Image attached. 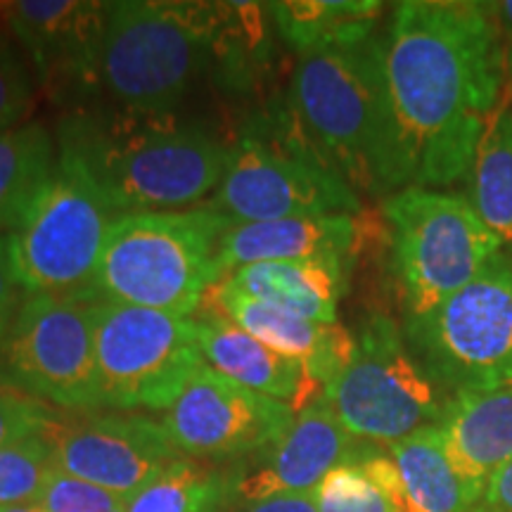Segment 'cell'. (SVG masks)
I'll return each instance as SVG.
<instances>
[{"label": "cell", "mask_w": 512, "mask_h": 512, "mask_svg": "<svg viewBox=\"0 0 512 512\" xmlns=\"http://www.w3.org/2000/svg\"><path fill=\"white\" fill-rule=\"evenodd\" d=\"M200 309L223 313L268 349L297 361L320 389L347 366L356 347L354 332L339 323L325 325L299 318L278 306L230 290L221 280L209 287Z\"/></svg>", "instance_id": "cell-17"}, {"label": "cell", "mask_w": 512, "mask_h": 512, "mask_svg": "<svg viewBox=\"0 0 512 512\" xmlns=\"http://www.w3.org/2000/svg\"><path fill=\"white\" fill-rule=\"evenodd\" d=\"M285 102L320 162L356 195H392L380 34L356 46L299 55Z\"/></svg>", "instance_id": "cell-3"}, {"label": "cell", "mask_w": 512, "mask_h": 512, "mask_svg": "<svg viewBox=\"0 0 512 512\" xmlns=\"http://www.w3.org/2000/svg\"><path fill=\"white\" fill-rule=\"evenodd\" d=\"M34 100V81L12 43L0 34V133L15 128Z\"/></svg>", "instance_id": "cell-31"}, {"label": "cell", "mask_w": 512, "mask_h": 512, "mask_svg": "<svg viewBox=\"0 0 512 512\" xmlns=\"http://www.w3.org/2000/svg\"><path fill=\"white\" fill-rule=\"evenodd\" d=\"M505 69H508L510 76H512V41H510L508 50H505Z\"/></svg>", "instance_id": "cell-37"}, {"label": "cell", "mask_w": 512, "mask_h": 512, "mask_svg": "<svg viewBox=\"0 0 512 512\" xmlns=\"http://www.w3.org/2000/svg\"><path fill=\"white\" fill-rule=\"evenodd\" d=\"M399 472L406 512H472L479 494L448 458L444 439L434 427L387 446Z\"/></svg>", "instance_id": "cell-22"}, {"label": "cell", "mask_w": 512, "mask_h": 512, "mask_svg": "<svg viewBox=\"0 0 512 512\" xmlns=\"http://www.w3.org/2000/svg\"><path fill=\"white\" fill-rule=\"evenodd\" d=\"M57 413L50 403L27 392L0 361V448L43 434Z\"/></svg>", "instance_id": "cell-29"}, {"label": "cell", "mask_w": 512, "mask_h": 512, "mask_svg": "<svg viewBox=\"0 0 512 512\" xmlns=\"http://www.w3.org/2000/svg\"><path fill=\"white\" fill-rule=\"evenodd\" d=\"M361 441L351 437L330 403L320 394L297 413L283 437L256 453L252 465L230 477V496L254 503L280 494H309L332 467L361 453Z\"/></svg>", "instance_id": "cell-16"}, {"label": "cell", "mask_w": 512, "mask_h": 512, "mask_svg": "<svg viewBox=\"0 0 512 512\" xmlns=\"http://www.w3.org/2000/svg\"><path fill=\"white\" fill-rule=\"evenodd\" d=\"M230 477L183 456L128 498L126 512H219Z\"/></svg>", "instance_id": "cell-26"}, {"label": "cell", "mask_w": 512, "mask_h": 512, "mask_svg": "<svg viewBox=\"0 0 512 512\" xmlns=\"http://www.w3.org/2000/svg\"><path fill=\"white\" fill-rule=\"evenodd\" d=\"M266 8L280 38L302 55L373 38L384 5L377 0H283Z\"/></svg>", "instance_id": "cell-23"}, {"label": "cell", "mask_w": 512, "mask_h": 512, "mask_svg": "<svg viewBox=\"0 0 512 512\" xmlns=\"http://www.w3.org/2000/svg\"><path fill=\"white\" fill-rule=\"evenodd\" d=\"M128 498L55 470L38 505L46 512H126Z\"/></svg>", "instance_id": "cell-30"}, {"label": "cell", "mask_w": 512, "mask_h": 512, "mask_svg": "<svg viewBox=\"0 0 512 512\" xmlns=\"http://www.w3.org/2000/svg\"><path fill=\"white\" fill-rule=\"evenodd\" d=\"M55 164V140L43 124L0 133V238L17 226Z\"/></svg>", "instance_id": "cell-25"}, {"label": "cell", "mask_w": 512, "mask_h": 512, "mask_svg": "<svg viewBox=\"0 0 512 512\" xmlns=\"http://www.w3.org/2000/svg\"><path fill=\"white\" fill-rule=\"evenodd\" d=\"M294 418L290 403L252 392L204 363L159 422L183 456L228 460L266 451Z\"/></svg>", "instance_id": "cell-13"}, {"label": "cell", "mask_w": 512, "mask_h": 512, "mask_svg": "<svg viewBox=\"0 0 512 512\" xmlns=\"http://www.w3.org/2000/svg\"><path fill=\"white\" fill-rule=\"evenodd\" d=\"M467 176V200L503 247L512 252V105L508 95H503L486 126Z\"/></svg>", "instance_id": "cell-24"}, {"label": "cell", "mask_w": 512, "mask_h": 512, "mask_svg": "<svg viewBox=\"0 0 512 512\" xmlns=\"http://www.w3.org/2000/svg\"><path fill=\"white\" fill-rule=\"evenodd\" d=\"M230 226L207 204L117 214L88 294L190 318L221 280L219 247Z\"/></svg>", "instance_id": "cell-4"}, {"label": "cell", "mask_w": 512, "mask_h": 512, "mask_svg": "<svg viewBox=\"0 0 512 512\" xmlns=\"http://www.w3.org/2000/svg\"><path fill=\"white\" fill-rule=\"evenodd\" d=\"M202 366L192 318L98 299L95 370L100 408L166 411Z\"/></svg>", "instance_id": "cell-11"}, {"label": "cell", "mask_w": 512, "mask_h": 512, "mask_svg": "<svg viewBox=\"0 0 512 512\" xmlns=\"http://www.w3.org/2000/svg\"><path fill=\"white\" fill-rule=\"evenodd\" d=\"M361 238V223L351 214L238 223L221 238V278L235 268L261 261H323L349 271Z\"/></svg>", "instance_id": "cell-18"}, {"label": "cell", "mask_w": 512, "mask_h": 512, "mask_svg": "<svg viewBox=\"0 0 512 512\" xmlns=\"http://www.w3.org/2000/svg\"><path fill=\"white\" fill-rule=\"evenodd\" d=\"M55 470L53 448L43 434L0 448V508L38 503Z\"/></svg>", "instance_id": "cell-27"}, {"label": "cell", "mask_w": 512, "mask_h": 512, "mask_svg": "<svg viewBox=\"0 0 512 512\" xmlns=\"http://www.w3.org/2000/svg\"><path fill=\"white\" fill-rule=\"evenodd\" d=\"M437 430L451 463L482 496L486 479L512 458V382L451 396Z\"/></svg>", "instance_id": "cell-20"}, {"label": "cell", "mask_w": 512, "mask_h": 512, "mask_svg": "<svg viewBox=\"0 0 512 512\" xmlns=\"http://www.w3.org/2000/svg\"><path fill=\"white\" fill-rule=\"evenodd\" d=\"M233 226L299 216L361 214V197L320 162L287 102L268 105L242 128L219 188L207 200Z\"/></svg>", "instance_id": "cell-6"}, {"label": "cell", "mask_w": 512, "mask_h": 512, "mask_svg": "<svg viewBox=\"0 0 512 512\" xmlns=\"http://www.w3.org/2000/svg\"><path fill=\"white\" fill-rule=\"evenodd\" d=\"M114 216L110 202L79 166L57 155L53 174L5 235L24 294L91 290Z\"/></svg>", "instance_id": "cell-10"}, {"label": "cell", "mask_w": 512, "mask_h": 512, "mask_svg": "<svg viewBox=\"0 0 512 512\" xmlns=\"http://www.w3.org/2000/svg\"><path fill=\"white\" fill-rule=\"evenodd\" d=\"M392 264L403 316L415 318L463 290L498 254L503 242L458 192L403 188L384 197Z\"/></svg>", "instance_id": "cell-7"}, {"label": "cell", "mask_w": 512, "mask_h": 512, "mask_svg": "<svg viewBox=\"0 0 512 512\" xmlns=\"http://www.w3.org/2000/svg\"><path fill=\"white\" fill-rule=\"evenodd\" d=\"M223 3L119 0L107 5L102 88L114 107L174 114L195 81L211 69Z\"/></svg>", "instance_id": "cell-5"}, {"label": "cell", "mask_w": 512, "mask_h": 512, "mask_svg": "<svg viewBox=\"0 0 512 512\" xmlns=\"http://www.w3.org/2000/svg\"><path fill=\"white\" fill-rule=\"evenodd\" d=\"M95 304L83 294H31L0 344V361L27 392L62 411L100 408Z\"/></svg>", "instance_id": "cell-12"}, {"label": "cell", "mask_w": 512, "mask_h": 512, "mask_svg": "<svg viewBox=\"0 0 512 512\" xmlns=\"http://www.w3.org/2000/svg\"><path fill=\"white\" fill-rule=\"evenodd\" d=\"M0 512H46L38 503H19V505H5Z\"/></svg>", "instance_id": "cell-36"}, {"label": "cell", "mask_w": 512, "mask_h": 512, "mask_svg": "<svg viewBox=\"0 0 512 512\" xmlns=\"http://www.w3.org/2000/svg\"><path fill=\"white\" fill-rule=\"evenodd\" d=\"M74 413H57L43 432L64 475L133 496L183 458L159 420L138 413Z\"/></svg>", "instance_id": "cell-15"}, {"label": "cell", "mask_w": 512, "mask_h": 512, "mask_svg": "<svg viewBox=\"0 0 512 512\" xmlns=\"http://www.w3.org/2000/svg\"><path fill=\"white\" fill-rule=\"evenodd\" d=\"M349 271L323 261H261L223 275L221 283L313 323H337Z\"/></svg>", "instance_id": "cell-21"}, {"label": "cell", "mask_w": 512, "mask_h": 512, "mask_svg": "<svg viewBox=\"0 0 512 512\" xmlns=\"http://www.w3.org/2000/svg\"><path fill=\"white\" fill-rule=\"evenodd\" d=\"M22 285H19L15 268H12L8 240L0 238V344H3L5 335H8L12 320H15L19 311V299H22Z\"/></svg>", "instance_id": "cell-32"}, {"label": "cell", "mask_w": 512, "mask_h": 512, "mask_svg": "<svg viewBox=\"0 0 512 512\" xmlns=\"http://www.w3.org/2000/svg\"><path fill=\"white\" fill-rule=\"evenodd\" d=\"M403 335L451 396L512 382V256L501 252L463 290L403 318Z\"/></svg>", "instance_id": "cell-9"}, {"label": "cell", "mask_w": 512, "mask_h": 512, "mask_svg": "<svg viewBox=\"0 0 512 512\" xmlns=\"http://www.w3.org/2000/svg\"><path fill=\"white\" fill-rule=\"evenodd\" d=\"M491 8H494L498 27H501L512 41V0H505V3H491Z\"/></svg>", "instance_id": "cell-35"}, {"label": "cell", "mask_w": 512, "mask_h": 512, "mask_svg": "<svg viewBox=\"0 0 512 512\" xmlns=\"http://www.w3.org/2000/svg\"><path fill=\"white\" fill-rule=\"evenodd\" d=\"M361 453L332 467L316 486L318 512H396L387 491L363 467Z\"/></svg>", "instance_id": "cell-28"}, {"label": "cell", "mask_w": 512, "mask_h": 512, "mask_svg": "<svg viewBox=\"0 0 512 512\" xmlns=\"http://www.w3.org/2000/svg\"><path fill=\"white\" fill-rule=\"evenodd\" d=\"M107 5L95 0H17L0 10L34 62L41 86L69 112L91 107L102 91Z\"/></svg>", "instance_id": "cell-14"}, {"label": "cell", "mask_w": 512, "mask_h": 512, "mask_svg": "<svg viewBox=\"0 0 512 512\" xmlns=\"http://www.w3.org/2000/svg\"><path fill=\"white\" fill-rule=\"evenodd\" d=\"M195 323L204 363L216 373L252 392L290 403L297 413L323 394H316L318 384L297 361L268 349L223 313L202 309V318Z\"/></svg>", "instance_id": "cell-19"}, {"label": "cell", "mask_w": 512, "mask_h": 512, "mask_svg": "<svg viewBox=\"0 0 512 512\" xmlns=\"http://www.w3.org/2000/svg\"><path fill=\"white\" fill-rule=\"evenodd\" d=\"M233 150L176 114L81 107L57 124V155L79 166L114 214L171 211L214 195Z\"/></svg>", "instance_id": "cell-2"}, {"label": "cell", "mask_w": 512, "mask_h": 512, "mask_svg": "<svg viewBox=\"0 0 512 512\" xmlns=\"http://www.w3.org/2000/svg\"><path fill=\"white\" fill-rule=\"evenodd\" d=\"M323 396L351 437L384 446L439 425L451 401L384 313L361 325L354 354L325 384Z\"/></svg>", "instance_id": "cell-8"}, {"label": "cell", "mask_w": 512, "mask_h": 512, "mask_svg": "<svg viewBox=\"0 0 512 512\" xmlns=\"http://www.w3.org/2000/svg\"><path fill=\"white\" fill-rule=\"evenodd\" d=\"M240 512H318L316 496L309 494H280L264 498V501L245 503Z\"/></svg>", "instance_id": "cell-34"}, {"label": "cell", "mask_w": 512, "mask_h": 512, "mask_svg": "<svg viewBox=\"0 0 512 512\" xmlns=\"http://www.w3.org/2000/svg\"><path fill=\"white\" fill-rule=\"evenodd\" d=\"M472 512H512V458L486 479Z\"/></svg>", "instance_id": "cell-33"}, {"label": "cell", "mask_w": 512, "mask_h": 512, "mask_svg": "<svg viewBox=\"0 0 512 512\" xmlns=\"http://www.w3.org/2000/svg\"><path fill=\"white\" fill-rule=\"evenodd\" d=\"M489 3L406 0L382 36L389 114V185L463 181L503 100L505 50Z\"/></svg>", "instance_id": "cell-1"}]
</instances>
